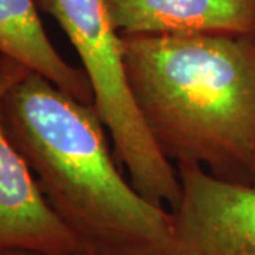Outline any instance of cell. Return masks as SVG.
<instances>
[{
    "label": "cell",
    "instance_id": "6da1fadb",
    "mask_svg": "<svg viewBox=\"0 0 255 255\" xmlns=\"http://www.w3.org/2000/svg\"><path fill=\"white\" fill-rule=\"evenodd\" d=\"M0 119L85 254L172 255V211L124 179L95 105L30 71L4 94Z\"/></svg>",
    "mask_w": 255,
    "mask_h": 255
},
{
    "label": "cell",
    "instance_id": "7a4b0ae2",
    "mask_svg": "<svg viewBox=\"0 0 255 255\" xmlns=\"http://www.w3.org/2000/svg\"><path fill=\"white\" fill-rule=\"evenodd\" d=\"M121 38L132 98L164 157L254 184L255 33Z\"/></svg>",
    "mask_w": 255,
    "mask_h": 255
},
{
    "label": "cell",
    "instance_id": "3957f363",
    "mask_svg": "<svg viewBox=\"0 0 255 255\" xmlns=\"http://www.w3.org/2000/svg\"><path fill=\"white\" fill-rule=\"evenodd\" d=\"M70 38L91 82L94 105L110 130L118 164L139 190H153L173 173L143 124L128 84L124 47L107 0H38Z\"/></svg>",
    "mask_w": 255,
    "mask_h": 255
},
{
    "label": "cell",
    "instance_id": "277c9868",
    "mask_svg": "<svg viewBox=\"0 0 255 255\" xmlns=\"http://www.w3.org/2000/svg\"><path fill=\"white\" fill-rule=\"evenodd\" d=\"M182 197L172 211V255H255V186L177 163Z\"/></svg>",
    "mask_w": 255,
    "mask_h": 255
},
{
    "label": "cell",
    "instance_id": "5b68a950",
    "mask_svg": "<svg viewBox=\"0 0 255 255\" xmlns=\"http://www.w3.org/2000/svg\"><path fill=\"white\" fill-rule=\"evenodd\" d=\"M28 73L23 64L0 54V104L9 88ZM11 250L44 255L85 254L73 231L48 204L0 119V253Z\"/></svg>",
    "mask_w": 255,
    "mask_h": 255
},
{
    "label": "cell",
    "instance_id": "8992f818",
    "mask_svg": "<svg viewBox=\"0 0 255 255\" xmlns=\"http://www.w3.org/2000/svg\"><path fill=\"white\" fill-rule=\"evenodd\" d=\"M119 34L255 33V0H107Z\"/></svg>",
    "mask_w": 255,
    "mask_h": 255
},
{
    "label": "cell",
    "instance_id": "52a82bcc",
    "mask_svg": "<svg viewBox=\"0 0 255 255\" xmlns=\"http://www.w3.org/2000/svg\"><path fill=\"white\" fill-rule=\"evenodd\" d=\"M0 54L23 64L82 104L94 105L87 74L58 54L37 14L34 0H0Z\"/></svg>",
    "mask_w": 255,
    "mask_h": 255
},
{
    "label": "cell",
    "instance_id": "ba28073f",
    "mask_svg": "<svg viewBox=\"0 0 255 255\" xmlns=\"http://www.w3.org/2000/svg\"><path fill=\"white\" fill-rule=\"evenodd\" d=\"M0 255H44L40 253H33V251H21V250H11V251H3ZM80 255H88V254H80Z\"/></svg>",
    "mask_w": 255,
    "mask_h": 255
},
{
    "label": "cell",
    "instance_id": "9c48e42d",
    "mask_svg": "<svg viewBox=\"0 0 255 255\" xmlns=\"http://www.w3.org/2000/svg\"><path fill=\"white\" fill-rule=\"evenodd\" d=\"M254 186H255V176H254Z\"/></svg>",
    "mask_w": 255,
    "mask_h": 255
}]
</instances>
